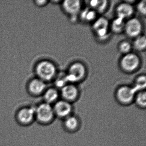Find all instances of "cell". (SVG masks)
<instances>
[{"label": "cell", "instance_id": "30bf717a", "mask_svg": "<svg viewBox=\"0 0 146 146\" xmlns=\"http://www.w3.org/2000/svg\"><path fill=\"white\" fill-rule=\"evenodd\" d=\"M81 1L79 0H66L61 3L62 9L71 17H76L82 11Z\"/></svg>", "mask_w": 146, "mask_h": 146}, {"label": "cell", "instance_id": "8992f818", "mask_svg": "<svg viewBox=\"0 0 146 146\" xmlns=\"http://www.w3.org/2000/svg\"><path fill=\"white\" fill-rule=\"evenodd\" d=\"M92 24V30L97 38L101 40L108 38L111 31L110 23L107 18L105 17H99Z\"/></svg>", "mask_w": 146, "mask_h": 146}, {"label": "cell", "instance_id": "e0dca14e", "mask_svg": "<svg viewBox=\"0 0 146 146\" xmlns=\"http://www.w3.org/2000/svg\"><path fill=\"white\" fill-rule=\"evenodd\" d=\"M81 21L85 23H93L97 19V13L89 7L82 10L79 14Z\"/></svg>", "mask_w": 146, "mask_h": 146}, {"label": "cell", "instance_id": "277c9868", "mask_svg": "<svg viewBox=\"0 0 146 146\" xmlns=\"http://www.w3.org/2000/svg\"><path fill=\"white\" fill-rule=\"evenodd\" d=\"M36 74L40 79L49 81L53 79L57 74V68L52 62L48 60L41 61L36 68Z\"/></svg>", "mask_w": 146, "mask_h": 146}, {"label": "cell", "instance_id": "44dd1931", "mask_svg": "<svg viewBox=\"0 0 146 146\" xmlns=\"http://www.w3.org/2000/svg\"><path fill=\"white\" fill-rule=\"evenodd\" d=\"M146 86V77L145 75H141L135 79L133 87L136 92L145 90Z\"/></svg>", "mask_w": 146, "mask_h": 146}, {"label": "cell", "instance_id": "9c48e42d", "mask_svg": "<svg viewBox=\"0 0 146 146\" xmlns=\"http://www.w3.org/2000/svg\"><path fill=\"white\" fill-rule=\"evenodd\" d=\"M60 96L62 100L73 103L78 99L80 95L79 89L74 84L68 83L60 89Z\"/></svg>", "mask_w": 146, "mask_h": 146}, {"label": "cell", "instance_id": "7c38bea8", "mask_svg": "<svg viewBox=\"0 0 146 146\" xmlns=\"http://www.w3.org/2000/svg\"><path fill=\"white\" fill-rule=\"evenodd\" d=\"M63 121L64 129L69 133L77 132L81 128V120L77 116L73 113L63 119Z\"/></svg>", "mask_w": 146, "mask_h": 146}, {"label": "cell", "instance_id": "603a6c76", "mask_svg": "<svg viewBox=\"0 0 146 146\" xmlns=\"http://www.w3.org/2000/svg\"><path fill=\"white\" fill-rule=\"evenodd\" d=\"M68 84L66 80V74H61L58 76L55 82V85L57 89H61L65 85Z\"/></svg>", "mask_w": 146, "mask_h": 146}, {"label": "cell", "instance_id": "ac0fdd59", "mask_svg": "<svg viewBox=\"0 0 146 146\" xmlns=\"http://www.w3.org/2000/svg\"><path fill=\"white\" fill-rule=\"evenodd\" d=\"M125 20L116 17L110 23V29L112 32L116 34H119L124 32Z\"/></svg>", "mask_w": 146, "mask_h": 146}, {"label": "cell", "instance_id": "6da1fadb", "mask_svg": "<svg viewBox=\"0 0 146 146\" xmlns=\"http://www.w3.org/2000/svg\"><path fill=\"white\" fill-rule=\"evenodd\" d=\"M87 73V68L83 63L79 61L74 62L68 68L66 73V80L68 83L75 84L83 80Z\"/></svg>", "mask_w": 146, "mask_h": 146}, {"label": "cell", "instance_id": "5b68a950", "mask_svg": "<svg viewBox=\"0 0 146 146\" xmlns=\"http://www.w3.org/2000/svg\"><path fill=\"white\" fill-rule=\"evenodd\" d=\"M140 57L135 53L131 52L123 55L119 61V66L122 70L127 73L135 71L141 65Z\"/></svg>", "mask_w": 146, "mask_h": 146}, {"label": "cell", "instance_id": "8fae6325", "mask_svg": "<svg viewBox=\"0 0 146 146\" xmlns=\"http://www.w3.org/2000/svg\"><path fill=\"white\" fill-rule=\"evenodd\" d=\"M17 117L19 123L23 125L31 123L35 118V107L26 106L22 108L19 110Z\"/></svg>", "mask_w": 146, "mask_h": 146}, {"label": "cell", "instance_id": "d4e9b609", "mask_svg": "<svg viewBox=\"0 0 146 146\" xmlns=\"http://www.w3.org/2000/svg\"><path fill=\"white\" fill-rule=\"evenodd\" d=\"M36 5L38 7H43L46 5L48 2V1H35Z\"/></svg>", "mask_w": 146, "mask_h": 146}, {"label": "cell", "instance_id": "ffe728a7", "mask_svg": "<svg viewBox=\"0 0 146 146\" xmlns=\"http://www.w3.org/2000/svg\"><path fill=\"white\" fill-rule=\"evenodd\" d=\"M134 103L140 109H144L146 107V92L145 90L137 92L135 95Z\"/></svg>", "mask_w": 146, "mask_h": 146}, {"label": "cell", "instance_id": "cb8c5ba5", "mask_svg": "<svg viewBox=\"0 0 146 146\" xmlns=\"http://www.w3.org/2000/svg\"><path fill=\"white\" fill-rule=\"evenodd\" d=\"M136 9L139 14L143 17H145L146 15V0L140 1L137 5Z\"/></svg>", "mask_w": 146, "mask_h": 146}, {"label": "cell", "instance_id": "2e32d148", "mask_svg": "<svg viewBox=\"0 0 146 146\" xmlns=\"http://www.w3.org/2000/svg\"><path fill=\"white\" fill-rule=\"evenodd\" d=\"M60 96L59 91L56 88H51L48 89L44 94L45 102L52 105L58 100Z\"/></svg>", "mask_w": 146, "mask_h": 146}, {"label": "cell", "instance_id": "d6986e66", "mask_svg": "<svg viewBox=\"0 0 146 146\" xmlns=\"http://www.w3.org/2000/svg\"><path fill=\"white\" fill-rule=\"evenodd\" d=\"M132 47L138 52H143L146 49V38L145 35H140L134 39Z\"/></svg>", "mask_w": 146, "mask_h": 146}, {"label": "cell", "instance_id": "ba28073f", "mask_svg": "<svg viewBox=\"0 0 146 146\" xmlns=\"http://www.w3.org/2000/svg\"><path fill=\"white\" fill-rule=\"evenodd\" d=\"M52 106L55 117L63 119L73 114L72 103L64 100H59Z\"/></svg>", "mask_w": 146, "mask_h": 146}, {"label": "cell", "instance_id": "3957f363", "mask_svg": "<svg viewBox=\"0 0 146 146\" xmlns=\"http://www.w3.org/2000/svg\"><path fill=\"white\" fill-rule=\"evenodd\" d=\"M136 93L133 87L129 85H122L116 90L115 99L117 102L122 106H129L134 103Z\"/></svg>", "mask_w": 146, "mask_h": 146}, {"label": "cell", "instance_id": "7402d4cb", "mask_svg": "<svg viewBox=\"0 0 146 146\" xmlns=\"http://www.w3.org/2000/svg\"><path fill=\"white\" fill-rule=\"evenodd\" d=\"M132 48V44L128 41H123L119 45V51L123 55L131 52Z\"/></svg>", "mask_w": 146, "mask_h": 146}, {"label": "cell", "instance_id": "4fadbf2b", "mask_svg": "<svg viewBox=\"0 0 146 146\" xmlns=\"http://www.w3.org/2000/svg\"><path fill=\"white\" fill-rule=\"evenodd\" d=\"M115 11L117 17L125 20L131 18L134 13V8L131 4L124 1L117 6Z\"/></svg>", "mask_w": 146, "mask_h": 146}, {"label": "cell", "instance_id": "9a60e30c", "mask_svg": "<svg viewBox=\"0 0 146 146\" xmlns=\"http://www.w3.org/2000/svg\"><path fill=\"white\" fill-rule=\"evenodd\" d=\"M46 85L44 81L40 79L32 80L29 84L30 92L35 95H38L44 92Z\"/></svg>", "mask_w": 146, "mask_h": 146}, {"label": "cell", "instance_id": "5bb4252c", "mask_svg": "<svg viewBox=\"0 0 146 146\" xmlns=\"http://www.w3.org/2000/svg\"><path fill=\"white\" fill-rule=\"evenodd\" d=\"M108 1L107 0H92L88 1V7L96 13H103L106 11L109 5Z\"/></svg>", "mask_w": 146, "mask_h": 146}, {"label": "cell", "instance_id": "52a82bcc", "mask_svg": "<svg viewBox=\"0 0 146 146\" xmlns=\"http://www.w3.org/2000/svg\"><path fill=\"white\" fill-rule=\"evenodd\" d=\"M143 29L141 21L137 18L131 17L125 21L124 32L128 37L135 39L142 35Z\"/></svg>", "mask_w": 146, "mask_h": 146}, {"label": "cell", "instance_id": "7a4b0ae2", "mask_svg": "<svg viewBox=\"0 0 146 146\" xmlns=\"http://www.w3.org/2000/svg\"><path fill=\"white\" fill-rule=\"evenodd\" d=\"M55 117L52 105L44 102L35 108V118L40 123H51Z\"/></svg>", "mask_w": 146, "mask_h": 146}]
</instances>
